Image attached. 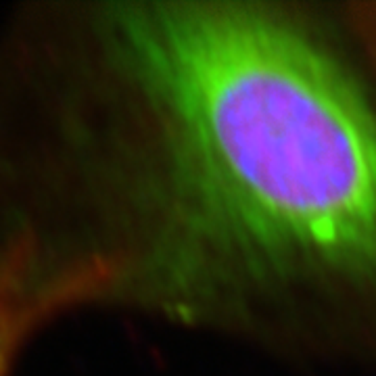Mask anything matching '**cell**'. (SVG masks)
I'll list each match as a JSON object with an SVG mask.
<instances>
[{
	"label": "cell",
	"mask_w": 376,
	"mask_h": 376,
	"mask_svg": "<svg viewBox=\"0 0 376 376\" xmlns=\"http://www.w3.org/2000/svg\"><path fill=\"white\" fill-rule=\"evenodd\" d=\"M0 205L101 308L376 280V111L263 6L38 0L0 65Z\"/></svg>",
	"instance_id": "obj_1"
},
{
	"label": "cell",
	"mask_w": 376,
	"mask_h": 376,
	"mask_svg": "<svg viewBox=\"0 0 376 376\" xmlns=\"http://www.w3.org/2000/svg\"><path fill=\"white\" fill-rule=\"evenodd\" d=\"M65 315V303L46 284L21 263L0 259V376H13L36 337Z\"/></svg>",
	"instance_id": "obj_2"
}]
</instances>
